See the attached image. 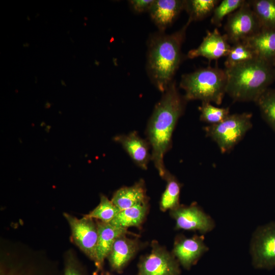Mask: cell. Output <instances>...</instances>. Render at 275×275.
I'll return each instance as SVG.
<instances>
[{
	"label": "cell",
	"instance_id": "6da1fadb",
	"mask_svg": "<svg viewBox=\"0 0 275 275\" xmlns=\"http://www.w3.org/2000/svg\"><path fill=\"white\" fill-rule=\"evenodd\" d=\"M162 93L149 118L146 134L151 147V161L163 179L168 171L163 158L172 146L173 132L187 101L179 93L174 80Z\"/></svg>",
	"mask_w": 275,
	"mask_h": 275
},
{
	"label": "cell",
	"instance_id": "7a4b0ae2",
	"mask_svg": "<svg viewBox=\"0 0 275 275\" xmlns=\"http://www.w3.org/2000/svg\"><path fill=\"white\" fill-rule=\"evenodd\" d=\"M190 23L188 20L180 30L171 34L158 31L148 40L146 72L152 84L162 93L174 81L182 62L181 47Z\"/></svg>",
	"mask_w": 275,
	"mask_h": 275
},
{
	"label": "cell",
	"instance_id": "3957f363",
	"mask_svg": "<svg viewBox=\"0 0 275 275\" xmlns=\"http://www.w3.org/2000/svg\"><path fill=\"white\" fill-rule=\"evenodd\" d=\"M226 94L238 102H255L275 81V67L259 58L225 68Z\"/></svg>",
	"mask_w": 275,
	"mask_h": 275
},
{
	"label": "cell",
	"instance_id": "277c9868",
	"mask_svg": "<svg viewBox=\"0 0 275 275\" xmlns=\"http://www.w3.org/2000/svg\"><path fill=\"white\" fill-rule=\"evenodd\" d=\"M225 69L207 67L182 75L179 86L188 101L199 100L221 105L226 94Z\"/></svg>",
	"mask_w": 275,
	"mask_h": 275
},
{
	"label": "cell",
	"instance_id": "5b68a950",
	"mask_svg": "<svg viewBox=\"0 0 275 275\" xmlns=\"http://www.w3.org/2000/svg\"><path fill=\"white\" fill-rule=\"evenodd\" d=\"M250 113L230 114L224 121L203 128L206 136L218 146L222 153L231 151L253 127Z\"/></svg>",
	"mask_w": 275,
	"mask_h": 275
},
{
	"label": "cell",
	"instance_id": "8992f818",
	"mask_svg": "<svg viewBox=\"0 0 275 275\" xmlns=\"http://www.w3.org/2000/svg\"><path fill=\"white\" fill-rule=\"evenodd\" d=\"M252 265L259 269L275 268V222L258 227L251 243Z\"/></svg>",
	"mask_w": 275,
	"mask_h": 275
},
{
	"label": "cell",
	"instance_id": "52a82bcc",
	"mask_svg": "<svg viewBox=\"0 0 275 275\" xmlns=\"http://www.w3.org/2000/svg\"><path fill=\"white\" fill-rule=\"evenodd\" d=\"M150 253L140 258L136 275H180V265L173 255L155 240Z\"/></svg>",
	"mask_w": 275,
	"mask_h": 275
},
{
	"label": "cell",
	"instance_id": "ba28073f",
	"mask_svg": "<svg viewBox=\"0 0 275 275\" xmlns=\"http://www.w3.org/2000/svg\"><path fill=\"white\" fill-rule=\"evenodd\" d=\"M261 29L249 1L228 16L225 25V35L230 43L243 41Z\"/></svg>",
	"mask_w": 275,
	"mask_h": 275
},
{
	"label": "cell",
	"instance_id": "9c48e42d",
	"mask_svg": "<svg viewBox=\"0 0 275 275\" xmlns=\"http://www.w3.org/2000/svg\"><path fill=\"white\" fill-rule=\"evenodd\" d=\"M64 216L69 223L75 244L95 262L98 236L96 222L86 215L78 218L64 213Z\"/></svg>",
	"mask_w": 275,
	"mask_h": 275
},
{
	"label": "cell",
	"instance_id": "30bf717a",
	"mask_svg": "<svg viewBox=\"0 0 275 275\" xmlns=\"http://www.w3.org/2000/svg\"><path fill=\"white\" fill-rule=\"evenodd\" d=\"M170 214L176 222V229L198 231L204 234L211 231L215 227L211 217L195 203L189 206L180 205L170 210Z\"/></svg>",
	"mask_w": 275,
	"mask_h": 275
},
{
	"label": "cell",
	"instance_id": "8fae6325",
	"mask_svg": "<svg viewBox=\"0 0 275 275\" xmlns=\"http://www.w3.org/2000/svg\"><path fill=\"white\" fill-rule=\"evenodd\" d=\"M208 250L203 236L196 235L187 238L179 235L175 240L172 253L180 265L189 270Z\"/></svg>",
	"mask_w": 275,
	"mask_h": 275
},
{
	"label": "cell",
	"instance_id": "7c38bea8",
	"mask_svg": "<svg viewBox=\"0 0 275 275\" xmlns=\"http://www.w3.org/2000/svg\"><path fill=\"white\" fill-rule=\"evenodd\" d=\"M231 46L225 34L222 35L215 28L212 31H207L206 35L200 45L190 50L187 57L192 59L203 57L209 60H217L227 56Z\"/></svg>",
	"mask_w": 275,
	"mask_h": 275
},
{
	"label": "cell",
	"instance_id": "4fadbf2b",
	"mask_svg": "<svg viewBox=\"0 0 275 275\" xmlns=\"http://www.w3.org/2000/svg\"><path fill=\"white\" fill-rule=\"evenodd\" d=\"M126 235L116 239L107 257L111 269L119 273H122L141 248L139 240L128 238Z\"/></svg>",
	"mask_w": 275,
	"mask_h": 275
},
{
	"label": "cell",
	"instance_id": "5bb4252c",
	"mask_svg": "<svg viewBox=\"0 0 275 275\" xmlns=\"http://www.w3.org/2000/svg\"><path fill=\"white\" fill-rule=\"evenodd\" d=\"M98 230L96 257L94 262L98 272L102 270L104 262L109 255L116 239L120 235L128 234L127 229L120 228L95 219Z\"/></svg>",
	"mask_w": 275,
	"mask_h": 275
},
{
	"label": "cell",
	"instance_id": "9a60e30c",
	"mask_svg": "<svg viewBox=\"0 0 275 275\" xmlns=\"http://www.w3.org/2000/svg\"><path fill=\"white\" fill-rule=\"evenodd\" d=\"M184 7L185 0H154L148 12L158 31L165 32L184 10Z\"/></svg>",
	"mask_w": 275,
	"mask_h": 275
},
{
	"label": "cell",
	"instance_id": "2e32d148",
	"mask_svg": "<svg viewBox=\"0 0 275 275\" xmlns=\"http://www.w3.org/2000/svg\"><path fill=\"white\" fill-rule=\"evenodd\" d=\"M114 140L121 145L138 167L147 169L149 162L151 160V147L147 140L142 138L135 131L117 135Z\"/></svg>",
	"mask_w": 275,
	"mask_h": 275
},
{
	"label": "cell",
	"instance_id": "e0dca14e",
	"mask_svg": "<svg viewBox=\"0 0 275 275\" xmlns=\"http://www.w3.org/2000/svg\"><path fill=\"white\" fill-rule=\"evenodd\" d=\"M243 42L253 49L258 58L275 67V29H261Z\"/></svg>",
	"mask_w": 275,
	"mask_h": 275
},
{
	"label": "cell",
	"instance_id": "ac0fdd59",
	"mask_svg": "<svg viewBox=\"0 0 275 275\" xmlns=\"http://www.w3.org/2000/svg\"><path fill=\"white\" fill-rule=\"evenodd\" d=\"M111 201L120 211L148 201L144 181L140 179L132 186L119 188Z\"/></svg>",
	"mask_w": 275,
	"mask_h": 275
},
{
	"label": "cell",
	"instance_id": "d6986e66",
	"mask_svg": "<svg viewBox=\"0 0 275 275\" xmlns=\"http://www.w3.org/2000/svg\"><path fill=\"white\" fill-rule=\"evenodd\" d=\"M148 210V201H146L121 210L109 223L125 229L130 227H140L145 221Z\"/></svg>",
	"mask_w": 275,
	"mask_h": 275
},
{
	"label": "cell",
	"instance_id": "ffe728a7",
	"mask_svg": "<svg viewBox=\"0 0 275 275\" xmlns=\"http://www.w3.org/2000/svg\"><path fill=\"white\" fill-rule=\"evenodd\" d=\"M163 179L166 181L167 184L162 194L159 206L160 210L164 212L175 209L180 205L179 197L182 185L168 171Z\"/></svg>",
	"mask_w": 275,
	"mask_h": 275
},
{
	"label": "cell",
	"instance_id": "44dd1931",
	"mask_svg": "<svg viewBox=\"0 0 275 275\" xmlns=\"http://www.w3.org/2000/svg\"><path fill=\"white\" fill-rule=\"evenodd\" d=\"M249 2L261 29H275V0Z\"/></svg>",
	"mask_w": 275,
	"mask_h": 275
},
{
	"label": "cell",
	"instance_id": "7402d4cb",
	"mask_svg": "<svg viewBox=\"0 0 275 275\" xmlns=\"http://www.w3.org/2000/svg\"><path fill=\"white\" fill-rule=\"evenodd\" d=\"M218 0H185L184 10L188 15V20L200 21L213 12L217 6Z\"/></svg>",
	"mask_w": 275,
	"mask_h": 275
},
{
	"label": "cell",
	"instance_id": "603a6c76",
	"mask_svg": "<svg viewBox=\"0 0 275 275\" xmlns=\"http://www.w3.org/2000/svg\"><path fill=\"white\" fill-rule=\"evenodd\" d=\"M255 103L263 119L275 132V89H267Z\"/></svg>",
	"mask_w": 275,
	"mask_h": 275
},
{
	"label": "cell",
	"instance_id": "cb8c5ba5",
	"mask_svg": "<svg viewBox=\"0 0 275 275\" xmlns=\"http://www.w3.org/2000/svg\"><path fill=\"white\" fill-rule=\"evenodd\" d=\"M226 57L225 62V68H229L258 58L253 49L243 41L233 44Z\"/></svg>",
	"mask_w": 275,
	"mask_h": 275
},
{
	"label": "cell",
	"instance_id": "d4e9b609",
	"mask_svg": "<svg viewBox=\"0 0 275 275\" xmlns=\"http://www.w3.org/2000/svg\"><path fill=\"white\" fill-rule=\"evenodd\" d=\"M198 109L200 112V120L209 125L219 123L230 114L229 107L214 106L208 102H202Z\"/></svg>",
	"mask_w": 275,
	"mask_h": 275
},
{
	"label": "cell",
	"instance_id": "484cf974",
	"mask_svg": "<svg viewBox=\"0 0 275 275\" xmlns=\"http://www.w3.org/2000/svg\"><path fill=\"white\" fill-rule=\"evenodd\" d=\"M120 211L111 200L101 195L99 204L86 216L105 223H109Z\"/></svg>",
	"mask_w": 275,
	"mask_h": 275
},
{
	"label": "cell",
	"instance_id": "4316f807",
	"mask_svg": "<svg viewBox=\"0 0 275 275\" xmlns=\"http://www.w3.org/2000/svg\"><path fill=\"white\" fill-rule=\"evenodd\" d=\"M245 0H223L215 7L211 19L212 24L220 27L222 22L226 16L241 7L245 3Z\"/></svg>",
	"mask_w": 275,
	"mask_h": 275
},
{
	"label": "cell",
	"instance_id": "83f0119b",
	"mask_svg": "<svg viewBox=\"0 0 275 275\" xmlns=\"http://www.w3.org/2000/svg\"><path fill=\"white\" fill-rule=\"evenodd\" d=\"M154 0H130L128 1L130 8L136 13L148 12Z\"/></svg>",
	"mask_w": 275,
	"mask_h": 275
},
{
	"label": "cell",
	"instance_id": "f1b7e54d",
	"mask_svg": "<svg viewBox=\"0 0 275 275\" xmlns=\"http://www.w3.org/2000/svg\"><path fill=\"white\" fill-rule=\"evenodd\" d=\"M63 275L86 274L75 260L68 258L65 261Z\"/></svg>",
	"mask_w": 275,
	"mask_h": 275
},
{
	"label": "cell",
	"instance_id": "f546056e",
	"mask_svg": "<svg viewBox=\"0 0 275 275\" xmlns=\"http://www.w3.org/2000/svg\"><path fill=\"white\" fill-rule=\"evenodd\" d=\"M20 268L11 267L2 270L1 275H45L44 272L36 269H20Z\"/></svg>",
	"mask_w": 275,
	"mask_h": 275
},
{
	"label": "cell",
	"instance_id": "4dcf8cb0",
	"mask_svg": "<svg viewBox=\"0 0 275 275\" xmlns=\"http://www.w3.org/2000/svg\"><path fill=\"white\" fill-rule=\"evenodd\" d=\"M103 275H113L111 273L108 272H106L105 273H104Z\"/></svg>",
	"mask_w": 275,
	"mask_h": 275
}]
</instances>
